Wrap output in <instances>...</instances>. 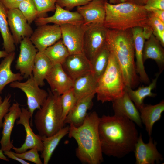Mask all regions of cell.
<instances>
[{
	"label": "cell",
	"instance_id": "cell-22",
	"mask_svg": "<svg viewBox=\"0 0 164 164\" xmlns=\"http://www.w3.org/2000/svg\"><path fill=\"white\" fill-rule=\"evenodd\" d=\"M131 29L136 60L135 63L136 72L139 75L141 81L145 84H149V79L145 70L143 60V50L146 40L143 32V28L137 27Z\"/></svg>",
	"mask_w": 164,
	"mask_h": 164
},
{
	"label": "cell",
	"instance_id": "cell-29",
	"mask_svg": "<svg viewBox=\"0 0 164 164\" xmlns=\"http://www.w3.org/2000/svg\"><path fill=\"white\" fill-rule=\"evenodd\" d=\"M160 73H157L156 77L152 79V82L148 86H140L138 89L134 90L131 87H125V90L129 97L134 103L138 109L144 104V99L147 97H154L156 94L152 92L156 85L157 81Z\"/></svg>",
	"mask_w": 164,
	"mask_h": 164
},
{
	"label": "cell",
	"instance_id": "cell-42",
	"mask_svg": "<svg viewBox=\"0 0 164 164\" xmlns=\"http://www.w3.org/2000/svg\"><path fill=\"white\" fill-rule=\"evenodd\" d=\"M149 13L164 22V10L153 9L149 11Z\"/></svg>",
	"mask_w": 164,
	"mask_h": 164
},
{
	"label": "cell",
	"instance_id": "cell-14",
	"mask_svg": "<svg viewBox=\"0 0 164 164\" xmlns=\"http://www.w3.org/2000/svg\"><path fill=\"white\" fill-rule=\"evenodd\" d=\"M21 111L19 120L16 121V123L24 126L26 132V139L25 142L20 147L13 146L12 149L17 153H21L33 148L37 149L38 152H41L43 149V145L40 136L34 133L30 125L31 113L28 109L24 108H21Z\"/></svg>",
	"mask_w": 164,
	"mask_h": 164
},
{
	"label": "cell",
	"instance_id": "cell-34",
	"mask_svg": "<svg viewBox=\"0 0 164 164\" xmlns=\"http://www.w3.org/2000/svg\"><path fill=\"white\" fill-rule=\"evenodd\" d=\"M60 100L62 120L64 122L65 118L76 103L72 88L61 95Z\"/></svg>",
	"mask_w": 164,
	"mask_h": 164
},
{
	"label": "cell",
	"instance_id": "cell-27",
	"mask_svg": "<svg viewBox=\"0 0 164 164\" xmlns=\"http://www.w3.org/2000/svg\"><path fill=\"white\" fill-rule=\"evenodd\" d=\"M69 126L63 127L57 132L49 137L41 136L43 149L41 156L43 159V163L48 164L55 149L61 139L68 134Z\"/></svg>",
	"mask_w": 164,
	"mask_h": 164
},
{
	"label": "cell",
	"instance_id": "cell-26",
	"mask_svg": "<svg viewBox=\"0 0 164 164\" xmlns=\"http://www.w3.org/2000/svg\"><path fill=\"white\" fill-rule=\"evenodd\" d=\"M15 56V52L9 53L0 63V94L9 84L20 81L24 78L20 73H14L11 70V64Z\"/></svg>",
	"mask_w": 164,
	"mask_h": 164
},
{
	"label": "cell",
	"instance_id": "cell-16",
	"mask_svg": "<svg viewBox=\"0 0 164 164\" xmlns=\"http://www.w3.org/2000/svg\"><path fill=\"white\" fill-rule=\"evenodd\" d=\"M36 26L49 23L61 26L65 24H82L84 20L81 15L77 11L71 12L65 9L56 4L55 13L50 17H39L35 20Z\"/></svg>",
	"mask_w": 164,
	"mask_h": 164
},
{
	"label": "cell",
	"instance_id": "cell-20",
	"mask_svg": "<svg viewBox=\"0 0 164 164\" xmlns=\"http://www.w3.org/2000/svg\"><path fill=\"white\" fill-rule=\"evenodd\" d=\"M114 115L126 118L142 127L139 111L132 101L126 90L121 97L112 101Z\"/></svg>",
	"mask_w": 164,
	"mask_h": 164
},
{
	"label": "cell",
	"instance_id": "cell-5",
	"mask_svg": "<svg viewBox=\"0 0 164 164\" xmlns=\"http://www.w3.org/2000/svg\"><path fill=\"white\" fill-rule=\"evenodd\" d=\"M48 96L37 111L34 123L39 135L49 137L57 132L64 125L62 120L60 95L49 90Z\"/></svg>",
	"mask_w": 164,
	"mask_h": 164
},
{
	"label": "cell",
	"instance_id": "cell-44",
	"mask_svg": "<svg viewBox=\"0 0 164 164\" xmlns=\"http://www.w3.org/2000/svg\"><path fill=\"white\" fill-rule=\"evenodd\" d=\"M143 32L146 40L153 34L152 29L149 25L143 28Z\"/></svg>",
	"mask_w": 164,
	"mask_h": 164
},
{
	"label": "cell",
	"instance_id": "cell-13",
	"mask_svg": "<svg viewBox=\"0 0 164 164\" xmlns=\"http://www.w3.org/2000/svg\"><path fill=\"white\" fill-rule=\"evenodd\" d=\"M157 142L153 141V138L149 137V142H143L141 133L138 136L134 150L136 164H154L159 163L162 161V155L156 148Z\"/></svg>",
	"mask_w": 164,
	"mask_h": 164
},
{
	"label": "cell",
	"instance_id": "cell-41",
	"mask_svg": "<svg viewBox=\"0 0 164 164\" xmlns=\"http://www.w3.org/2000/svg\"><path fill=\"white\" fill-rule=\"evenodd\" d=\"M24 0H0L7 9H18L19 4Z\"/></svg>",
	"mask_w": 164,
	"mask_h": 164
},
{
	"label": "cell",
	"instance_id": "cell-23",
	"mask_svg": "<svg viewBox=\"0 0 164 164\" xmlns=\"http://www.w3.org/2000/svg\"><path fill=\"white\" fill-rule=\"evenodd\" d=\"M142 122L149 137L151 136L154 124L161 118L164 111V101L154 105L143 104L138 108Z\"/></svg>",
	"mask_w": 164,
	"mask_h": 164
},
{
	"label": "cell",
	"instance_id": "cell-11",
	"mask_svg": "<svg viewBox=\"0 0 164 164\" xmlns=\"http://www.w3.org/2000/svg\"><path fill=\"white\" fill-rule=\"evenodd\" d=\"M20 49L15 68L24 78H28L32 75L35 59L38 51L29 37L22 39L20 43Z\"/></svg>",
	"mask_w": 164,
	"mask_h": 164
},
{
	"label": "cell",
	"instance_id": "cell-1",
	"mask_svg": "<svg viewBox=\"0 0 164 164\" xmlns=\"http://www.w3.org/2000/svg\"><path fill=\"white\" fill-rule=\"evenodd\" d=\"M98 130L103 153L121 158L134 151L139 136L132 121L121 116L104 115L99 117Z\"/></svg>",
	"mask_w": 164,
	"mask_h": 164
},
{
	"label": "cell",
	"instance_id": "cell-24",
	"mask_svg": "<svg viewBox=\"0 0 164 164\" xmlns=\"http://www.w3.org/2000/svg\"><path fill=\"white\" fill-rule=\"evenodd\" d=\"M97 83L91 72L74 80L72 89L76 102L87 95L96 94Z\"/></svg>",
	"mask_w": 164,
	"mask_h": 164
},
{
	"label": "cell",
	"instance_id": "cell-39",
	"mask_svg": "<svg viewBox=\"0 0 164 164\" xmlns=\"http://www.w3.org/2000/svg\"><path fill=\"white\" fill-rule=\"evenodd\" d=\"M11 95L8 94L5 96L2 103L0 105V128H2V120L5 115L9 111L10 106Z\"/></svg>",
	"mask_w": 164,
	"mask_h": 164
},
{
	"label": "cell",
	"instance_id": "cell-43",
	"mask_svg": "<svg viewBox=\"0 0 164 164\" xmlns=\"http://www.w3.org/2000/svg\"><path fill=\"white\" fill-rule=\"evenodd\" d=\"M5 155H6L9 158L17 161L22 164H30V163L25 161L24 159L19 158L15 155L12 151H5L3 152Z\"/></svg>",
	"mask_w": 164,
	"mask_h": 164
},
{
	"label": "cell",
	"instance_id": "cell-50",
	"mask_svg": "<svg viewBox=\"0 0 164 164\" xmlns=\"http://www.w3.org/2000/svg\"><path fill=\"white\" fill-rule=\"evenodd\" d=\"M127 0H121V1H122V2H125V1H127Z\"/></svg>",
	"mask_w": 164,
	"mask_h": 164
},
{
	"label": "cell",
	"instance_id": "cell-4",
	"mask_svg": "<svg viewBox=\"0 0 164 164\" xmlns=\"http://www.w3.org/2000/svg\"><path fill=\"white\" fill-rule=\"evenodd\" d=\"M105 9L103 25L108 29L123 30L148 25L149 12L144 6L127 1L114 4L108 2Z\"/></svg>",
	"mask_w": 164,
	"mask_h": 164
},
{
	"label": "cell",
	"instance_id": "cell-6",
	"mask_svg": "<svg viewBox=\"0 0 164 164\" xmlns=\"http://www.w3.org/2000/svg\"><path fill=\"white\" fill-rule=\"evenodd\" d=\"M125 91L120 66L114 56L110 53L107 67L97 81L96 93L97 100L102 103L112 101L121 97Z\"/></svg>",
	"mask_w": 164,
	"mask_h": 164
},
{
	"label": "cell",
	"instance_id": "cell-45",
	"mask_svg": "<svg viewBox=\"0 0 164 164\" xmlns=\"http://www.w3.org/2000/svg\"><path fill=\"white\" fill-rule=\"evenodd\" d=\"M147 1L148 0H128L126 1L132 2L140 5L144 6Z\"/></svg>",
	"mask_w": 164,
	"mask_h": 164
},
{
	"label": "cell",
	"instance_id": "cell-36",
	"mask_svg": "<svg viewBox=\"0 0 164 164\" xmlns=\"http://www.w3.org/2000/svg\"><path fill=\"white\" fill-rule=\"evenodd\" d=\"M38 17H46L47 12L55 11L57 0H33Z\"/></svg>",
	"mask_w": 164,
	"mask_h": 164
},
{
	"label": "cell",
	"instance_id": "cell-31",
	"mask_svg": "<svg viewBox=\"0 0 164 164\" xmlns=\"http://www.w3.org/2000/svg\"><path fill=\"white\" fill-rule=\"evenodd\" d=\"M110 55L106 44L91 61V72L97 81L107 67Z\"/></svg>",
	"mask_w": 164,
	"mask_h": 164
},
{
	"label": "cell",
	"instance_id": "cell-2",
	"mask_svg": "<svg viewBox=\"0 0 164 164\" xmlns=\"http://www.w3.org/2000/svg\"><path fill=\"white\" fill-rule=\"evenodd\" d=\"M106 44L119 65L125 87L132 89L137 87L140 80L136 71L131 29L123 30L108 29Z\"/></svg>",
	"mask_w": 164,
	"mask_h": 164
},
{
	"label": "cell",
	"instance_id": "cell-8",
	"mask_svg": "<svg viewBox=\"0 0 164 164\" xmlns=\"http://www.w3.org/2000/svg\"><path fill=\"white\" fill-rule=\"evenodd\" d=\"M25 82L15 81L10 83V87L21 90L25 94L28 110L31 118L34 111L39 109L47 99L48 92L40 88L34 80L32 75Z\"/></svg>",
	"mask_w": 164,
	"mask_h": 164
},
{
	"label": "cell",
	"instance_id": "cell-15",
	"mask_svg": "<svg viewBox=\"0 0 164 164\" xmlns=\"http://www.w3.org/2000/svg\"><path fill=\"white\" fill-rule=\"evenodd\" d=\"M45 80L50 86L51 91L61 95L72 88L73 80L66 73L62 65H53Z\"/></svg>",
	"mask_w": 164,
	"mask_h": 164
},
{
	"label": "cell",
	"instance_id": "cell-10",
	"mask_svg": "<svg viewBox=\"0 0 164 164\" xmlns=\"http://www.w3.org/2000/svg\"><path fill=\"white\" fill-rule=\"evenodd\" d=\"M60 27L61 39L70 54L84 53V24H65Z\"/></svg>",
	"mask_w": 164,
	"mask_h": 164
},
{
	"label": "cell",
	"instance_id": "cell-46",
	"mask_svg": "<svg viewBox=\"0 0 164 164\" xmlns=\"http://www.w3.org/2000/svg\"><path fill=\"white\" fill-rule=\"evenodd\" d=\"M0 159L6 161H9V159L5 156L3 152L0 149Z\"/></svg>",
	"mask_w": 164,
	"mask_h": 164
},
{
	"label": "cell",
	"instance_id": "cell-3",
	"mask_svg": "<svg viewBox=\"0 0 164 164\" xmlns=\"http://www.w3.org/2000/svg\"><path fill=\"white\" fill-rule=\"evenodd\" d=\"M99 117L97 112L88 114L83 123L76 127L70 124L68 136L74 138L77 147L76 155L82 163L99 164L103 160L98 125Z\"/></svg>",
	"mask_w": 164,
	"mask_h": 164
},
{
	"label": "cell",
	"instance_id": "cell-47",
	"mask_svg": "<svg viewBox=\"0 0 164 164\" xmlns=\"http://www.w3.org/2000/svg\"><path fill=\"white\" fill-rule=\"evenodd\" d=\"M8 53L5 51L0 50V59L2 58H5L7 56Z\"/></svg>",
	"mask_w": 164,
	"mask_h": 164
},
{
	"label": "cell",
	"instance_id": "cell-12",
	"mask_svg": "<svg viewBox=\"0 0 164 164\" xmlns=\"http://www.w3.org/2000/svg\"><path fill=\"white\" fill-rule=\"evenodd\" d=\"M7 19L15 45L20 44L25 38H30L33 30L18 9H8Z\"/></svg>",
	"mask_w": 164,
	"mask_h": 164
},
{
	"label": "cell",
	"instance_id": "cell-33",
	"mask_svg": "<svg viewBox=\"0 0 164 164\" xmlns=\"http://www.w3.org/2000/svg\"><path fill=\"white\" fill-rule=\"evenodd\" d=\"M30 25L38 17V12L33 0H24L18 8Z\"/></svg>",
	"mask_w": 164,
	"mask_h": 164
},
{
	"label": "cell",
	"instance_id": "cell-35",
	"mask_svg": "<svg viewBox=\"0 0 164 164\" xmlns=\"http://www.w3.org/2000/svg\"><path fill=\"white\" fill-rule=\"evenodd\" d=\"M148 25L152 28L153 35L164 47V22L149 13Z\"/></svg>",
	"mask_w": 164,
	"mask_h": 164
},
{
	"label": "cell",
	"instance_id": "cell-21",
	"mask_svg": "<svg viewBox=\"0 0 164 164\" xmlns=\"http://www.w3.org/2000/svg\"><path fill=\"white\" fill-rule=\"evenodd\" d=\"M95 94L89 95L78 101L65 118L64 124H72L76 127L81 125L87 117L88 111L92 106Z\"/></svg>",
	"mask_w": 164,
	"mask_h": 164
},
{
	"label": "cell",
	"instance_id": "cell-37",
	"mask_svg": "<svg viewBox=\"0 0 164 164\" xmlns=\"http://www.w3.org/2000/svg\"><path fill=\"white\" fill-rule=\"evenodd\" d=\"M37 149L36 148L31 149L28 151L21 153H17L12 152L13 154L19 158L28 160L36 164H42L38 153Z\"/></svg>",
	"mask_w": 164,
	"mask_h": 164
},
{
	"label": "cell",
	"instance_id": "cell-49",
	"mask_svg": "<svg viewBox=\"0 0 164 164\" xmlns=\"http://www.w3.org/2000/svg\"><path fill=\"white\" fill-rule=\"evenodd\" d=\"M2 101H2V98L1 96H0V105L2 103Z\"/></svg>",
	"mask_w": 164,
	"mask_h": 164
},
{
	"label": "cell",
	"instance_id": "cell-38",
	"mask_svg": "<svg viewBox=\"0 0 164 164\" xmlns=\"http://www.w3.org/2000/svg\"><path fill=\"white\" fill-rule=\"evenodd\" d=\"M92 0H57L56 4L70 11L74 7L85 5Z\"/></svg>",
	"mask_w": 164,
	"mask_h": 164
},
{
	"label": "cell",
	"instance_id": "cell-18",
	"mask_svg": "<svg viewBox=\"0 0 164 164\" xmlns=\"http://www.w3.org/2000/svg\"><path fill=\"white\" fill-rule=\"evenodd\" d=\"M108 0H92L87 4L77 8L82 16L84 25L104 22L106 15L105 5Z\"/></svg>",
	"mask_w": 164,
	"mask_h": 164
},
{
	"label": "cell",
	"instance_id": "cell-19",
	"mask_svg": "<svg viewBox=\"0 0 164 164\" xmlns=\"http://www.w3.org/2000/svg\"><path fill=\"white\" fill-rule=\"evenodd\" d=\"M19 104L16 102L9 107L8 112L4 117L2 137L0 141L1 149L3 151H10L13 145L11 141V136L16 121L19 118L21 113Z\"/></svg>",
	"mask_w": 164,
	"mask_h": 164
},
{
	"label": "cell",
	"instance_id": "cell-30",
	"mask_svg": "<svg viewBox=\"0 0 164 164\" xmlns=\"http://www.w3.org/2000/svg\"><path fill=\"white\" fill-rule=\"evenodd\" d=\"M7 9L0 1V32L3 41V48L8 53L15 52L16 48L7 21Z\"/></svg>",
	"mask_w": 164,
	"mask_h": 164
},
{
	"label": "cell",
	"instance_id": "cell-28",
	"mask_svg": "<svg viewBox=\"0 0 164 164\" xmlns=\"http://www.w3.org/2000/svg\"><path fill=\"white\" fill-rule=\"evenodd\" d=\"M53 65L43 52L38 51L32 70L33 78L39 86L45 84L44 80Z\"/></svg>",
	"mask_w": 164,
	"mask_h": 164
},
{
	"label": "cell",
	"instance_id": "cell-7",
	"mask_svg": "<svg viewBox=\"0 0 164 164\" xmlns=\"http://www.w3.org/2000/svg\"><path fill=\"white\" fill-rule=\"evenodd\" d=\"M84 25V52L91 61L106 44L108 29L101 23Z\"/></svg>",
	"mask_w": 164,
	"mask_h": 164
},
{
	"label": "cell",
	"instance_id": "cell-9",
	"mask_svg": "<svg viewBox=\"0 0 164 164\" xmlns=\"http://www.w3.org/2000/svg\"><path fill=\"white\" fill-rule=\"evenodd\" d=\"M29 38L38 51L43 52L61 39L60 26L47 24L38 26Z\"/></svg>",
	"mask_w": 164,
	"mask_h": 164
},
{
	"label": "cell",
	"instance_id": "cell-48",
	"mask_svg": "<svg viewBox=\"0 0 164 164\" xmlns=\"http://www.w3.org/2000/svg\"><path fill=\"white\" fill-rule=\"evenodd\" d=\"M109 3L111 4H116L121 2V0H109Z\"/></svg>",
	"mask_w": 164,
	"mask_h": 164
},
{
	"label": "cell",
	"instance_id": "cell-32",
	"mask_svg": "<svg viewBox=\"0 0 164 164\" xmlns=\"http://www.w3.org/2000/svg\"><path fill=\"white\" fill-rule=\"evenodd\" d=\"M43 52L53 65H62L70 55L61 39L46 48Z\"/></svg>",
	"mask_w": 164,
	"mask_h": 164
},
{
	"label": "cell",
	"instance_id": "cell-17",
	"mask_svg": "<svg viewBox=\"0 0 164 164\" xmlns=\"http://www.w3.org/2000/svg\"><path fill=\"white\" fill-rule=\"evenodd\" d=\"M62 66L66 73L73 80L91 72V61L84 53L70 54Z\"/></svg>",
	"mask_w": 164,
	"mask_h": 164
},
{
	"label": "cell",
	"instance_id": "cell-25",
	"mask_svg": "<svg viewBox=\"0 0 164 164\" xmlns=\"http://www.w3.org/2000/svg\"><path fill=\"white\" fill-rule=\"evenodd\" d=\"M145 41L143 52L144 62L148 59L155 61L162 72L164 66V50L159 41L152 34Z\"/></svg>",
	"mask_w": 164,
	"mask_h": 164
},
{
	"label": "cell",
	"instance_id": "cell-40",
	"mask_svg": "<svg viewBox=\"0 0 164 164\" xmlns=\"http://www.w3.org/2000/svg\"><path fill=\"white\" fill-rule=\"evenodd\" d=\"M144 6L148 11L153 9L164 10V0H148Z\"/></svg>",
	"mask_w": 164,
	"mask_h": 164
}]
</instances>
